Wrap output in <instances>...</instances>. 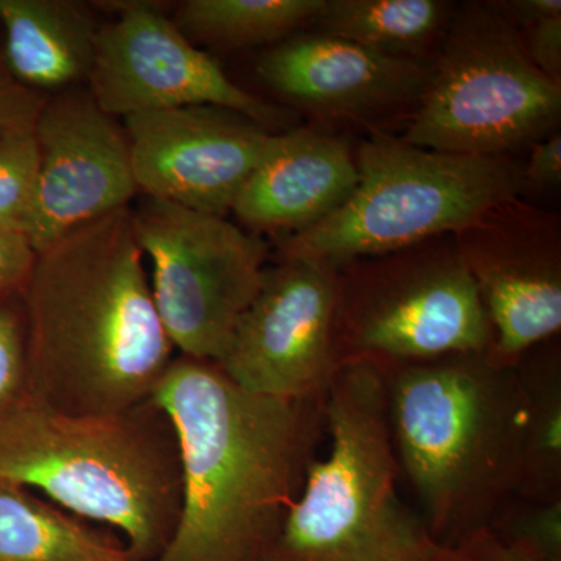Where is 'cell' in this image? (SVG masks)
Masks as SVG:
<instances>
[{
  "mask_svg": "<svg viewBox=\"0 0 561 561\" xmlns=\"http://www.w3.org/2000/svg\"><path fill=\"white\" fill-rule=\"evenodd\" d=\"M324 426L330 454L309 465L262 561H419L430 535L401 500L379 362H342L324 394Z\"/></svg>",
  "mask_w": 561,
  "mask_h": 561,
  "instance_id": "cell-5",
  "label": "cell"
},
{
  "mask_svg": "<svg viewBox=\"0 0 561 561\" xmlns=\"http://www.w3.org/2000/svg\"><path fill=\"white\" fill-rule=\"evenodd\" d=\"M33 136L38 183L24 236L35 253L90 221L128 208L139 190L127 136L90 91L46 101Z\"/></svg>",
  "mask_w": 561,
  "mask_h": 561,
  "instance_id": "cell-13",
  "label": "cell"
},
{
  "mask_svg": "<svg viewBox=\"0 0 561 561\" xmlns=\"http://www.w3.org/2000/svg\"><path fill=\"white\" fill-rule=\"evenodd\" d=\"M323 7L324 0H187L175 24L187 38L239 49L284 38Z\"/></svg>",
  "mask_w": 561,
  "mask_h": 561,
  "instance_id": "cell-21",
  "label": "cell"
},
{
  "mask_svg": "<svg viewBox=\"0 0 561 561\" xmlns=\"http://www.w3.org/2000/svg\"><path fill=\"white\" fill-rule=\"evenodd\" d=\"M448 3L438 0H324V35L391 57L412 58L440 28Z\"/></svg>",
  "mask_w": 561,
  "mask_h": 561,
  "instance_id": "cell-20",
  "label": "cell"
},
{
  "mask_svg": "<svg viewBox=\"0 0 561 561\" xmlns=\"http://www.w3.org/2000/svg\"><path fill=\"white\" fill-rule=\"evenodd\" d=\"M46 99L28 90L0 66V139L33 133Z\"/></svg>",
  "mask_w": 561,
  "mask_h": 561,
  "instance_id": "cell-26",
  "label": "cell"
},
{
  "mask_svg": "<svg viewBox=\"0 0 561 561\" xmlns=\"http://www.w3.org/2000/svg\"><path fill=\"white\" fill-rule=\"evenodd\" d=\"M110 561H138V560L133 559L130 553H125V556L119 557V559H114V560H110Z\"/></svg>",
  "mask_w": 561,
  "mask_h": 561,
  "instance_id": "cell-31",
  "label": "cell"
},
{
  "mask_svg": "<svg viewBox=\"0 0 561 561\" xmlns=\"http://www.w3.org/2000/svg\"><path fill=\"white\" fill-rule=\"evenodd\" d=\"M116 21L99 27L91 95L106 114L128 117L151 111L213 105L267 127L279 111L228 79L219 62L198 49L154 3L114 2Z\"/></svg>",
  "mask_w": 561,
  "mask_h": 561,
  "instance_id": "cell-11",
  "label": "cell"
},
{
  "mask_svg": "<svg viewBox=\"0 0 561 561\" xmlns=\"http://www.w3.org/2000/svg\"><path fill=\"white\" fill-rule=\"evenodd\" d=\"M404 251L341 279L335 320L341 362L411 364L486 353L493 331L457 247Z\"/></svg>",
  "mask_w": 561,
  "mask_h": 561,
  "instance_id": "cell-9",
  "label": "cell"
},
{
  "mask_svg": "<svg viewBox=\"0 0 561 561\" xmlns=\"http://www.w3.org/2000/svg\"><path fill=\"white\" fill-rule=\"evenodd\" d=\"M0 481L119 531L138 561L168 548L183 497L175 432L151 401L113 415H72L28 394L0 415Z\"/></svg>",
  "mask_w": 561,
  "mask_h": 561,
  "instance_id": "cell-4",
  "label": "cell"
},
{
  "mask_svg": "<svg viewBox=\"0 0 561 561\" xmlns=\"http://www.w3.org/2000/svg\"><path fill=\"white\" fill-rule=\"evenodd\" d=\"M341 278L316 260L267 267L217 365L251 393L280 400L327 394L341 367L335 345Z\"/></svg>",
  "mask_w": 561,
  "mask_h": 561,
  "instance_id": "cell-10",
  "label": "cell"
},
{
  "mask_svg": "<svg viewBox=\"0 0 561 561\" xmlns=\"http://www.w3.org/2000/svg\"><path fill=\"white\" fill-rule=\"evenodd\" d=\"M489 527L505 545L530 561H561V497L551 501L513 497Z\"/></svg>",
  "mask_w": 561,
  "mask_h": 561,
  "instance_id": "cell-22",
  "label": "cell"
},
{
  "mask_svg": "<svg viewBox=\"0 0 561 561\" xmlns=\"http://www.w3.org/2000/svg\"><path fill=\"white\" fill-rule=\"evenodd\" d=\"M419 561H530L494 534L482 527L453 542H437L427 537Z\"/></svg>",
  "mask_w": 561,
  "mask_h": 561,
  "instance_id": "cell-25",
  "label": "cell"
},
{
  "mask_svg": "<svg viewBox=\"0 0 561 561\" xmlns=\"http://www.w3.org/2000/svg\"><path fill=\"white\" fill-rule=\"evenodd\" d=\"M181 459L179 524L154 561H262L305 482L324 397L280 400L232 382L216 362L176 356L151 397Z\"/></svg>",
  "mask_w": 561,
  "mask_h": 561,
  "instance_id": "cell-1",
  "label": "cell"
},
{
  "mask_svg": "<svg viewBox=\"0 0 561 561\" xmlns=\"http://www.w3.org/2000/svg\"><path fill=\"white\" fill-rule=\"evenodd\" d=\"M524 46L531 62L549 79L561 83V14L523 25Z\"/></svg>",
  "mask_w": 561,
  "mask_h": 561,
  "instance_id": "cell-27",
  "label": "cell"
},
{
  "mask_svg": "<svg viewBox=\"0 0 561 561\" xmlns=\"http://www.w3.org/2000/svg\"><path fill=\"white\" fill-rule=\"evenodd\" d=\"M136 186L147 197L227 216L278 135L236 111L183 106L125 117Z\"/></svg>",
  "mask_w": 561,
  "mask_h": 561,
  "instance_id": "cell-12",
  "label": "cell"
},
{
  "mask_svg": "<svg viewBox=\"0 0 561 561\" xmlns=\"http://www.w3.org/2000/svg\"><path fill=\"white\" fill-rule=\"evenodd\" d=\"M31 394L22 306L0 305V415Z\"/></svg>",
  "mask_w": 561,
  "mask_h": 561,
  "instance_id": "cell-24",
  "label": "cell"
},
{
  "mask_svg": "<svg viewBox=\"0 0 561 561\" xmlns=\"http://www.w3.org/2000/svg\"><path fill=\"white\" fill-rule=\"evenodd\" d=\"M523 402V461L515 497H561V370L556 354L519 360Z\"/></svg>",
  "mask_w": 561,
  "mask_h": 561,
  "instance_id": "cell-19",
  "label": "cell"
},
{
  "mask_svg": "<svg viewBox=\"0 0 561 561\" xmlns=\"http://www.w3.org/2000/svg\"><path fill=\"white\" fill-rule=\"evenodd\" d=\"M356 184V158L348 144L328 133L301 128L278 135L231 210L253 234L287 238L335 213Z\"/></svg>",
  "mask_w": 561,
  "mask_h": 561,
  "instance_id": "cell-16",
  "label": "cell"
},
{
  "mask_svg": "<svg viewBox=\"0 0 561 561\" xmlns=\"http://www.w3.org/2000/svg\"><path fill=\"white\" fill-rule=\"evenodd\" d=\"M457 234L493 331L486 354L516 367L561 330L559 232L513 198Z\"/></svg>",
  "mask_w": 561,
  "mask_h": 561,
  "instance_id": "cell-14",
  "label": "cell"
},
{
  "mask_svg": "<svg viewBox=\"0 0 561 561\" xmlns=\"http://www.w3.org/2000/svg\"><path fill=\"white\" fill-rule=\"evenodd\" d=\"M500 7L502 13L513 22V24H529L531 21L540 18L560 16V0H513V2L502 3Z\"/></svg>",
  "mask_w": 561,
  "mask_h": 561,
  "instance_id": "cell-30",
  "label": "cell"
},
{
  "mask_svg": "<svg viewBox=\"0 0 561 561\" xmlns=\"http://www.w3.org/2000/svg\"><path fill=\"white\" fill-rule=\"evenodd\" d=\"M257 76L284 98L324 114L378 113L419 101L431 68L330 35L301 36L267 51Z\"/></svg>",
  "mask_w": 561,
  "mask_h": 561,
  "instance_id": "cell-15",
  "label": "cell"
},
{
  "mask_svg": "<svg viewBox=\"0 0 561 561\" xmlns=\"http://www.w3.org/2000/svg\"><path fill=\"white\" fill-rule=\"evenodd\" d=\"M381 365L394 451L431 540L489 527L522 474L518 365L486 353Z\"/></svg>",
  "mask_w": 561,
  "mask_h": 561,
  "instance_id": "cell-3",
  "label": "cell"
},
{
  "mask_svg": "<svg viewBox=\"0 0 561 561\" xmlns=\"http://www.w3.org/2000/svg\"><path fill=\"white\" fill-rule=\"evenodd\" d=\"M561 83L531 62L522 33L497 5L454 22L404 142L446 153L496 157L559 124Z\"/></svg>",
  "mask_w": 561,
  "mask_h": 561,
  "instance_id": "cell-7",
  "label": "cell"
},
{
  "mask_svg": "<svg viewBox=\"0 0 561 561\" xmlns=\"http://www.w3.org/2000/svg\"><path fill=\"white\" fill-rule=\"evenodd\" d=\"M124 542L32 490L0 481V561H110Z\"/></svg>",
  "mask_w": 561,
  "mask_h": 561,
  "instance_id": "cell-18",
  "label": "cell"
},
{
  "mask_svg": "<svg viewBox=\"0 0 561 561\" xmlns=\"http://www.w3.org/2000/svg\"><path fill=\"white\" fill-rule=\"evenodd\" d=\"M561 183V135L552 131L545 140L535 144L529 164L523 171V187L537 191L553 190Z\"/></svg>",
  "mask_w": 561,
  "mask_h": 561,
  "instance_id": "cell-29",
  "label": "cell"
},
{
  "mask_svg": "<svg viewBox=\"0 0 561 561\" xmlns=\"http://www.w3.org/2000/svg\"><path fill=\"white\" fill-rule=\"evenodd\" d=\"M38 183L33 133L0 139V232L25 234Z\"/></svg>",
  "mask_w": 561,
  "mask_h": 561,
  "instance_id": "cell-23",
  "label": "cell"
},
{
  "mask_svg": "<svg viewBox=\"0 0 561 561\" xmlns=\"http://www.w3.org/2000/svg\"><path fill=\"white\" fill-rule=\"evenodd\" d=\"M36 253L20 232H0V294L20 289L32 271Z\"/></svg>",
  "mask_w": 561,
  "mask_h": 561,
  "instance_id": "cell-28",
  "label": "cell"
},
{
  "mask_svg": "<svg viewBox=\"0 0 561 561\" xmlns=\"http://www.w3.org/2000/svg\"><path fill=\"white\" fill-rule=\"evenodd\" d=\"M5 68L32 91L90 79L99 27L69 0H0Z\"/></svg>",
  "mask_w": 561,
  "mask_h": 561,
  "instance_id": "cell-17",
  "label": "cell"
},
{
  "mask_svg": "<svg viewBox=\"0 0 561 561\" xmlns=\"http://www.w3.org/2000/svg\"><path fill=\"white\" fill-rule=\"evenodd\" d=\"M28 387L72 415L146 404L175 359L122 208L36 253L21 287Z\"/></svg>",
  "mask_w": 561,
  "mask_h": 561,
  "instance_id": "cell-2",
  "label": "cell"
},
{
  "mask_svg": "<svg viewBox=\"0 0 561 561\" xmlns=\"http://www.w3.org/2000/svg\"><path fill=\"white\" fill-rule=\"evenodd\" d=\"M133 232L153 267L151 294L180 356L219 362L260 290L268 247L225 216L147 197Z\"/></svg>",
  "mask_w": 561,
  "mask_h": 561,
  "instance_id": "cell-8",
  "label": "cell"
},
{
  "mask_svg": "<svg viewBox=\"0 0 561 561\" xmlns=\"http://www.w3.org/2000/svg\"><path fill=\"white\" fill-rule=\"evenodd\" d=\"M356 164L348 201L320 224L287 236L280 260L335 267L413 249L463 231L523 190V171L505 154L446 153L383 136L360 147Z\"/></svg>",
  "mask_w": 561,
  "mask_h": 561,
  "instance_id": "cell-6",
  "label": "cell"
}]
</instances>
